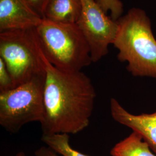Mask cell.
<instances>
[{
	"mask_svg": "<svg viewBox=\"0 0 156 156\" xmlns=\"http://www.w3.org/2000/svg\"><path fill=\"white\" fill-rule=\"evenodd\" d=\"M95 98L94 87L84 73L62 70L47 61L43 134L82 131L89 125Z\"/></svg>",
	"mask_w": 156,
	"mask_h": 156,
	"instance_id": "6da1fadb",
	"label": "cell"
},
{
	"mask_svg": "<svg viewBox=\"0 0 156 156\" xmlns=\"http://www.w3.org/2000/svg\"><path fill=\"white\" fill-rule=\"evenodd\" d=\"M116 22L112 45L119 50L118 60L127 62V69L134 76L156 78V39L146 13L132 8Z\"/></svg>",
	"mask_w": 156,
	"mask_h": 156,
	"instance_id": "7a4b0ae2",
	"label": "cell"
},
{
	"mask_svg": "<svg viewBox=\"0 0 156 156\" xmlns=\"http://www.w3.org/2000/svg\"><path fill=\"white\" fill-rule=\"evenodd\" d=\"M35 30L45 57L53 66L67 71H82L93 62L89 45L76 24L44 18Z\"/></svg>",
	"mask_w": 156,
	"mask_h": 156,
	"instance_id": "3957f363",
	"label": "cell"
},
{
	"mask_svg": "<svg viewBox=\"0 0 156 156\" xmlns=\"http://www.w3.org/2000/svg\"><path fill=\"white\" fill-rule=\"evenodd\" d=\"M0 58L11 74L14 88L46 73L48 60L35 28L0 33Z\"/></svg>",
	"mask_w": 156,
	"mask_h": 156,
	"instance_id": "277c9868",
	"label": "cell"
},
{
	"mask_svg": "<svg viewBox=\"0 0 156 156\" xmlns=\"http://www.w3.org/2000/svg\"><path fill=\"white\" fill-rule=\"evenodd\" d=\"M45 79L39 76L0 93V125L6 131L16 133L26 124L43 122Z\"/></svg>",
	"mask_w": 156,
	"mask_h": 156,
	"instance_id": "5b68a950",
	"label": "cell"
},
{
	"mask_svg": "<svg viewBox=\"0 0 156 156\" xmlns=\"http://www.w3.org/2000/svg\"><path fill=\"white\" fill-rule=\"evenodd\" d=\"M82 11L77 24L86 40L93 62L108 53V47L116 38L118 24L108 16L95 0H82Z\"/></svg>",
	"mask_w": 156,
	"mask_h": 156,
	"instance_id": "8992f818",
	"label": "cell"
},
{
	"mask_svg": "<svg viewBox=\"0 0 156 156\" xmlns=\"http://www.w3.org/2000/svg\"><path fill=\"white\" fill-rule=\"evenodd\" d=\"M43 19L27 0H0V33L35 28Z\"/></svg>",
	"mask_w": 156,
	"mask_h": 156,
	"instance_id": "52a82bcc",
	"label": "cell"
},
{
	"mask_svg": "<svg viewBox=\"0 0 156 156\" xmlns=\"http://www.w3.org/2000/svg\"><path fill=\"white\" fill-rule=\"evenodd\" d=\"M110 108L112 118L139 134L156 154V112L135 115L126 110L114 98L110 101Z\"/></svg>",
	"mask_w": 156,
	"mask_h": 156,
	"instance_id": "ba28073f",
	"label": "cell"
},
{
	"mask_svg": "<svg viewBox=\"0 0 156 156\" xmlns=\"http://www.w3.org/2000/svg\"><path fill=\"white\" fill-rule=\"evenodd\" d=\"M82 11V0H49L43 18L53 22L76 24Z\"/></svg>",
	"mask_w": 156,
	"mask_h": 156,
	"instance_id": "9c48e42d",
	"label": "cell"
},
{
	"mask_svg": "<svg viewBox=\"0 0 156 156\" xmlns=\"http://www.w3.org/2000/svg\"><path fill=\"white\" fill-rule=\"evenodd\" d=\"M112 156H156L139 134L133 133L113 146Z\"/></svg>",
	"mask_w": 156,
	"mask_h": 156,
	"instance_id": "30bf717a",
	"label": "cell"
},
{
	"mask_svg": "<svg viewBox=\"0 0 156 156\" xmlns=\"http://www.w3.org/2000/svg\"><path fill=\"white\" fill-rule=\"evenodd\" d=\"M41 140L61 156H89L71 146L68 134H43Z\"/></svg>",
	"mask_w": 156,
	"mask_h": 156,
	"instance_id": "8fae6325",
	"label": "cell"
},
{
	"mask_svg": "<svg viewBox=\"0 0 156 156\" xmlns=\"http://www.w3.org/2000/svg\"><path fill=\"white\" fill-rule=\"evenodd\" d=\"M102 9L108 13H111V17L117 20L122 16L123 13V4L120 0H95Z\"/></svg>",
	"mask_w": 156,
	"mask_h": 156,
	"instance_id": "7c38bea8",
	"label": "cell"
},
{
	"mask_svg": "<svg viewBox=\"0 0 156 156\" xmlns=\"http://www.w3.org/2000/svg\"><path fill=\"white\" fill-rule=\"evenodd\" d=\"M14 88L12 79L5 63L0 58V93Z\"/></svg>",
	"mask_w": 156,
	"mask_h": 156,
	"instance_id": "4fadbf2b",
	"label": "cell"
},
{
	"mask_svg": "<svg viewBox=\"0 0 156 156\" xmlns=\"http://www.w3.org/2000/svg\"><path fill=\"white\" fill-rule=\"evenodd\" d=\"M34 9L43 17L45 7L49 0H27Z\"/></svg>",
	"mask_w": 156,
	"mask_h": 156,
	"instance_id": "5bb4252c",
	"label": "cell"
},
{
	"mask_svg": "<svg viewBox=\"0 0 156 156\" xmlns=\"http://www.w3.org/2000/svg\"><path fill=\"white\" fill-rule=\"evenodd\" d=\"M35 156H60L59 154L48 146H43L37 149Z\"/></svg>",
	"mask_w": 156,
	"mask_h": 156,
	"instance_id": "9a60e30c",
	"label": "cell"
},
{
	"mask_svg": "<svg viewBox=\"0 0 156 156\" xmlns=\"http://www.w3.org/2000/svg\"><path fill=\"white\" fill-rule=\"evenodd\" d=\"M15 156H27V155L24 151H19V152L16 153Z\"/></svg>",
	"mask_w": 156,
	"mask_h": 156,
	"instance_id": "2e32d148",
	"label": "cell"
}]
</instances>
